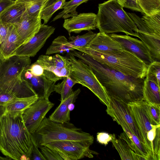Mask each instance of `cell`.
<instances>
[{"label": "cell", "mask_w": 160, "mask_h": 160, "mask_svg": "<svg viewBox=\"0 0 160 160\" xmlns=\"http://www.w3.org/2000/svg\"><path fill=\"white\" fill-rule=\"evenodd\" d=\"M69 54L81 59L92 69L109 98L126 103L143 99L144 79L127 75L98 62L91 57L76 50Z\"/></svg>", "instance_id": "obj_1"}, {"label": "cell", "mask_w": 160, "mask_h": 160, "mask_svg": "<svg viewBox=\"0 0 160 160\" xmlns=\"http://www.w3.org/2000/svg\"><path fill=\"white\" fill-rule=\"evenodd\" d=\"M23 112H5L0 123V151L15 160H29L33 144L24 123Z\"/></svg>", "instance_id": "obj_2"}, {"label": "cell", "mask_w": 160, "mask_h": 160, "mask_svg": "<svg viewBox=\"0 0 160 160\" xmlns=\"http://www.w3.org/2000/svg\"><path fill=\"white\" fill-rule=\"evenodd\" d=\"M31 136L32 142L38 147L53 142L63 141L80 142L91 146L94 141L92 135L73 123L55 122L45 117Z\"/></svg>", "instance_id": "obj_3"}, {"label": "cell", "mask_w": 160, "mask_h": 160, "mask_svg": "<svg viewBox=\"0 0 160 160\" xmlns=\"http://www.w3.org/2000/svg\"><path fill=\"white\" fill-rule=\"evenodd\" d=\"M118 0H108L99 4L97 28L106 34L122 32L138 37L137 27Z\"/></svg>", "instance_id": "obj_4"}, {"label": "cell", "mask_w": 160, "mask_h": 160, "mask_svg": "<svg viewBox=\"0 0 160 160\" xmlns=\"http://www.w3.org/2000/svg\"><path fill=\"white\" fill-rule=\"evenodd\" d=\"M73 48L74 50L89 56L100 63L124 74L141 79L146 77L148 66L135 54L126 49L117 54H110L88 47Z\"/></svg>", "instance_id": "obj_5"}, {"label": "cell", "mask_w": 160, "mask_h": 160, "mask_svg": "<svg viewBox=\"0 0 160 160\" xmlns=\"http://www.w3.org/2000/svg\"><path fill=\"white\" fill-rule=\"evenodd\" d=\"M68 55V58L71 64L69 77L77 83L88 88L103 103L108 106L110 98L91 68L81 59H76L72 54Z\"/></svg>", "instance_id": "obj_6"}, {"label": "cell", "mask_w": 160, "mask_h": 160, "mask_svg": "<svg viewBox=\"0 0 160 160\" xmlns=\"http://www.w3.org/2000/svg\"><path fill=\"white\" fill-rule=\"evenodd\" d=\"M147 103V102L142 99L130 102L128 104V106L142 137L149 160H154L152 150L147 139V134L153 128L160 124H158L149 115Z\"/></svg>", "instance_id": "obj_7"}, {"label": "cell", "mask_w": 160, "mask_h": 160, "mask_svg": "<svg viewBox=\"0 0 160 160\" xmlns=\"http://www.w3.org/2000/svg\"><path fill=\"white\" fill-rule=\"evenodd\" d=\"M27 68L22 73L23 78L28 83L38 98L49 99L50 96L54 91L55 83L62 78L45 69L43 75L35 76L32 74Z\"/></svg>", "instance_id": "obj_8"}, {"label": "cell", "mask_w": 160, "mask_h": 160, "mask_svg": "<svg viewBox=\"0 0 160 160\" xmlns=\"http://www.w3.org/2000/svg\"><path fill=\"white\" fill-rule=\"evenodd\" d=\"M35 95H37L22 76L9 82L0 83V105H5L18 98Z\"/></svg>", "instance_id": "obj_9"}, {"label": "cell", "mask_w": 160, "mask_h": 160, "mask_svg": "<svg viewBox=\"0 0 160 160\" xmlns=\"http://www.w3.org/2000/svg\"><path fill=\"white\" fill-rule=\"evenodd\" d=\"M54 105L49 99L38 98L23 111V120L31 134L33 133L38 128L46 114Z\"/></svg>", "instance_id": "obj_10"}, {"label": "cell", "mask_w": 160, "mask_h": 160, "mask_svg": "<svg viewBox=\"0 0 160 160\" xmlns=\"http://www.w3.org/2000/svg\"><path fill=\"white\" fill-rule=\"evenodd\" d=\"M43 145L66 154L70 160H76L85 158H92L94 154H98L89 149L90 145L80 142L57 141L46 143Z\"/></svg>", "instance_id": "obj_11"}, {"label": "cell", "mask_w": 160, "mask_h": 160, "mask_svg": "<svg viewBox=\"0 0 160 160\" xmlns=\"http://www.w3.org/2000/svg\"><path fill=\"white\" fill-rule=\"evenodd\" d=\"M30 57L11 56L3 60L0 69V83L22 77L23 71L31 65Z\"/></svg>", "instance_id": "obj_12"}, {"label": "cell", "mask_w": 160, "mask_h": 160, "mask_svg": "<svg viewBox=\"0 0 160 160\" xmlns=\"http://www.w3.org/2000/svg\"><path fill=\"white\" fill-rule=\"evenodd\" d=\"M55 30L52 26L42 24L35 35L28 42L21 45L12 56L34 57L43 46Z\"/></svg>", "instance_id": "obj_13"}, {"label": "cell", "mask_w": 160, "mask_h": 160, "mask_svg": "<svg viewBox=\"0 0 160 160\" xmlns=\"http://www.w3.org/2000/svg\"><path fill=\"white\" fill-rule=\"evenodd\" d=\"M110 99L109 104L106 110L107 114L112 118H117L123 121L147 149L140 132L130 114L128 104L112 98H110Z\"/></svg>", "instance_id": "obj_14"}, {"label": "cell", "mask_w": 160, "mask_h": 160, "mask_svg": "<svg viewBox=\"0 0 160 160\" xmlns=\"http://www.w3.org/2000/svg\"><path fill=\"white\" fill-rule=\"evenodd\" d=\"M109 34L121 44L125 49L139 57L148 67L155 61L148 49L141 41L127 35L115 33Z\"/></svg>", "instance_id": "obj_15"}, {"label": "cell", "mask_w": 160, "mask_h": 160, "mask_svg": "<svg viewBox=\"0 0 160 160\" xmlns=\"http://www.w3.org/2000/svg\"><path fill=\"white\" fill-rule=\"evenodd\" d=\"M36 62L44 69L52 72L62 79L69 76L71 64L68 58L59 54L53 56L42 55Z\"/></svg>", "instance_id": "obj_16"}, {"label": "cell", "mask_w": 160, "mask_h": 160, "mask_svg": "<svg viewBox=\"0 0 160 160\" xmlns=\"http://www.w3.org/2000/svg\"><path fill=\"white\" fill-rule=\"evenodd\" d=\"M63 27L68 32L79 33L97 28V15L92 12L80 13L69 18L65 19Z\"/></svg>", "instance_id": "obj_17"}, {"label": "cell", "mask_w": 160, "mask_h": 160, "mask_svg": "<svg viewBox=\"0 0 160 160\" xmlns=\"http://www.w3.org/2000/svg\"><path fill=\"white\" fill-rule=\"evenodd\" d=\"M88 47L93 50L110 54H117L125 49L123 47L104 32L97 33L89 43Z\"/></svg>", "instance_id": "obj_18"}, {"label": "cell", "mask_w": 160, "mask_h": 160, "mask_svg": "<svg viewBox=\"0 0 160 160\" xmlns=\"http://www.w3.org/2000/svg\"><path fill=\"white\" fill-rule=\"evenodd\" d=\"M42 24L40 17H30L26 12L20 21L14 25L23 44L28 42L35 35L38 31Z\"/></svg>", "instance_id": "obj_19"}, {"label": "cell", "mask_w": 160, "mask_h": 160, "mask_svg": "<svg viewBox=\"0 0 160 160\" xmlns=\"http://www.w3.org/2000/svg\"><path fill=\"white\" fill-rule=\"evenodd\" d=\"M81 92L80 88L78 89L61 102L59 105L49 116V119L54 122L60 123L69 122L70 111L68 108L69 105L75 102Z\"/></svg>", "instance_id": "obj_20"}, {"label": "cell", "mask_w": 160, "mask_h": 160, "mask_svg": "<svg viewBox=\"0 0 160 160\" xmlns=\"http://www.w3.org/2000/svg\"><path fill=\"white\" fill-rule=\"evenodd\" d=\"M23 42L18 34L15 26L11 24L6 36L0 45V52L4 58L11 56Z\"/></svg>", "instance_id": "obj_21"}, {"label": "cell", "mask_w": 160, "mask_h": 160, "mask_svg": "<svg viewBox=\"0 0 160 160\" xmlns=\"http://www.w3.org/2000/svg\"><path fill=\"white\" fill-rule=\"evenodd\" d=\"M26 12L24 5L15 1L0 14V20L4 22L14 25L20 21Z\"/></svg>", "instance_id": "obj_22"}, {"label": "cell", "mask_w": 160, "mask_h": 160, "mask_svg": "<svg viewBox=\"0 0 160 160\" xmlns=\"http://www.w3.org/2000/svg\"><path fill=\"white\" fill-rule=\"evenodd\" d=\"M160 86L146 78L143 86V99L149 104L160 109Z\"/></svg>", "instance_id": "obj_23"}, {"label": "cell", "mask_w": 160, "mask_h": 160, "mask_svg": "<svg viewBox=\"0 0 160 160\" xmlns=\"http://www.w3.org/2000/svg\"><path fill=\"white\" fill-rule=\"evenodd\" d=\"M112 142L118 152L122 160H146L143 157L136 153L130 148L127 143L122 139L116 138L115 134H112Z\"/></svg>", "instance_id": "obj_24"}, {"label": "cell", "mask_w": 160, "mask_h": 160, "mask_svg": "<svg viewBox=\"0 0 160 160\" xmlns=\"http://www.w3.org/2000/svg\"><path fill=\"white\" fill-rule=\"evenodd\" d=\"M150 52L155 61H160V35L138 32V37Z\"/></svg>", "instance_id": "obj_25"}, {"label": "cell", "mask_w": 160, "mask_h": 160, "mask_svg": "<svg viewBox=\"0 0 160 160\" xmlns=\"http://www.w3.org/2000/svg\"><path fill=\"white\" fill-rule=\"evenodd\" d=\"M112 119L121 126L124 132L130 139L136 148L137 154L144 157L146 160H149L148 153L146 149L138 138L132 132L127 124L120 119L117 118Z\"/></svg>", "instance_id": "obj_26"}, {"label": "cell", "mask_w": 160, "mask_h": 160, "mask_svg": "<svg viewBox=\"0 0 160 160\" xmlns=\"http://www.w3.org/2000/svg\"><path fill=\"white\" fill-rule=\"evenodd\" d=\"M38 98L37 95L20 98L9 102L5 105V112H23Z\"/></svg>", "instance_id": "obj_27"}, {"label": "cell", "mask_w": 160, "mask_h": 160, "mask_svg": "<svg viewBox=\"0 0 160 160\" xmlns=\"http://www.w3.org/2000/svg\"><path fill=\"white\" fill-rule=\"evenodd\" d=\"M49 0H15L23 4L27 14L31 17L38 18L40 12Z\"/></svg>", "instance_id": "obj_28"}, {"label": "cell", "mask_w": 160, "mask_h": 160, "mask_svg": "<svg viewBox=\"0 0 160 160\" xmlns=\"http://www.w3.org/2000/svg\"><path fill=\"white\" fill-rule=\"evenodd\" d=\"M89 0H71L65 2L61 8V9L63 10L56 16L52 21H54L61 18L66 19L77 15L78 12L76 11L77 7Z\"/></svg>", "instance_id": "obj_29"}, {"label": "cell", "mask_w": 160, "mask_h": 160, "mask_svg": "<svg viewBox=\"0 0 160 160\" xmlns=\"http://www.w3.org/2000/svg\"><path fill=\"white\" fill-rule=\"evenodd\" d=\"M74 49L64 36H59L55 38L47 49L46 54L58 53L62 51H73Z\"/></svg>", "instance_id": "obj_30"}, {"label": "cell", "mask_w": 160, "mask_h": 160, "mask_svg": "<svg viewBox=\"0 0 160 160\" xmlns=\"http://www.w3.org/2000/svg\"><path fill=\"white\" fill-rule=\"evenodd\" d=\"M61 83L55 84L54 91L61 95V102L70 95L73 92V86L77 83L69 77L64 78Z\"/></svg>", "instance_id": "obj_31"}, {"label": "cell", "mask_w": 160, "mask_h": 160, "mask_svg": "<svg viewBox=\"0 0 160 160\" xmlns=\"http://www.w3.org/2000/svg\"><path fill=\"white\" fill-rule=\"evenodd\" d=\"M97 33L91 30L82 35L76 36H70L69 41L72 47L85 48L88 47L91 41L95 37Z\"/></svg>", "instance_id": "obj_32"}, {"label": "cell", "mask_w": 160, "mask_h": 160, "mask_svg": "<svg viewBox=\"0 0 160 160\" xmlns=\"http://www.w3.org/2000/svg\"><path fill=\"white\" fill-rule=\"evenodd\" d=\"M138 2L144 14L151 16L160 12V0H138Z\"/></svg>", "instance_id": "obj_33"}, {"label": "cell", "mask_w": 160, "mask_h": 160, "mask_svg": "<svg viewBox=\"0 0 160 160\" xmlns=\"http://www.w3.org/2000/svg\"><path fill=\"white\" fill-rule=\"evenodd\" d=\"M65 2L66 0H58L42 9L40 17L41 20H43V24H47L53 14L57 10L61 9Z\"/></svg>", "instance_id": "obj_34"}, {"label": "cell", "mask_w": 160, "mask_h": 160, "mask_svg": "<svg viewBox=\"0 0 160 160\" xmlns=\"http://www.w3.org/2000/svg\"><path fill=\"white\" fill-rule=\"evenodd\" d=\"M146 78L153 81L160 86V62L155 61L148 67Z\"/></svg>", "instance_id": "obj_35"}, {"label": "cell", "mask_w": 160, "mask_h": 160, "mask_svg": "<svg viewBox=\"0 0 160 160\" xmlns=\"http://www.w3.org/2000/svg\"><path fill=\"white\" fill-rule=\"evenodd\" d=\"M44 157L48 160H62L58 152L44 146L38 147Z\"/></svg>", "instance_id": "obj_36"}, {"label": "cell", "mask_w": 160, "mask_h": 160, "mask_svg": "<svg viewBox=\"0 0 160 160\" xmlns=\"http://www.w3.org/2000/svg\"><path fill=\"white\" fill-rule=\"evenodd\" d=\"M118 1L123 8L139 12L144 14L138 5V0H118Z\"/></svg>", "instance_id": "obj_37"}, {"label": "cell", "mask_w": 160, "mask_h": 160, "mask_svg": "<svg viewBox=\"0 0 160 160\" xmlns=\"http://www.w3.org/2000/svg\"><path fill=\"white\" fill-rule=\"evenodd\" d=\"M147 106L149 113L152 119L158 124H160V109L149 104Z\"/></svg>", "instance_id": "obj_38"}, {"label": "cell", "mask_w": 160, "mask_h": 160, "mask_svg": "<svg viewBox=\"0 0 160 160\" xmlns=\"http://www.w3.org/2000/svg\"><path fill=\"white\" fill-rule=\"evenodd\" d=\"M33 146L29 157V160H47L41 152L38 149V147L32 142Z\"/></svg>", "instance_id": "obj_39"}, {"label": "cell", "mask_w": 160, "mask_h": 160, "mask_svg": "<svg viewBox=\"0 0 160 160\" xmlns=\"http://www.w3.org/2000/svg\"><path fill=\"white\" fill-rule=\"evenodd\" d=\"M27 69L33 75L35 76H40L44 73V69L39 64L36 62L30 65Z\"/></svg>", "instance_id": "obj_40"}, {"label": "cell", "mask_w": 160, "mask_h": 160, "mask_svg": "<svg viewBox=\"0 0 160 160\" xmlns=\"http://www.w3.org/2000/svg\"><path fill=\"white\" fill-rule=\"evenodd\" d=\"M112 138V134H109L105 132H98L97 135V141L105 145H107L111 141Z\"/></svg>", "instance_id": "obj_41"}, {"label": "cell", "mask_w": 160, "mask_h": 160, "mask_svg": "<svg viewBox=\"0 0 160 160\" xmlns=\"http://www.w3.org/2000/svg\"><path fill=\"white\" fill-rule=\"evenodd\" d=\"M11 25L4 22L0 20V45L5 38Z\"/></svg>", "instance_id": "obj_42"}, {"label": "cell", "mask_w": 160, "mask_h": 160, "mask_svg": "<svg viewBox=\"0 0 160 160\" xmlns=\"http://www.w3.org/2000/svg\"><path fill=\"white\" fill-rule=\"evenodd\" d=\"M14 2V0H0V14Z\"/></svg>", "instance_id": "obj_43"}, {"label": "cell", "mask_w": 160, "mask_h": 160, "mask_svg": "<svg viewBox=\"0 0 160 160\" xmlns=\"http://www.w3.org/2000/svg\"><path fill=\"white\" fill-rule=\"evenodd\" d=\"M5 111L4 105H0V123L1 119Z\"/></svg>", "instance_id": "obj_44"}, {"label": "cell", "mask_w": 160, "mask_h": 160, "mask_svg": "<svg viewBox=\"0 0 160 160\" xmlns=\"http://www.w3.org/2000/svg\"><path fill=\"white\" fill-rule=\"evenodd\" d=\"M74 103H70L68 106V108L70 111H72L74 108Z\"/></svg>", "instance_id": "obj_45"}, {"label": "cell", "mask_w": 160, "mask_h": 160, "mask_svg": "<svg viewBox=\"0 0 160 160\" xmlns=\"http://www.w3.org/2000/svg\"><path fill=\"white\" fill-rule=\"evenodd\" d=\"M4 59V58L2 56V55L0 52V69L3 61Z\"/></svg>", "instance_id": "obj_46"}, {"label": "cell", "mask_w": 160, "mask_h": 160, "mask_svg": "<svg viewBox=\"0 0 160 160\" xmlns=\"http://www.w3.org/2000/svg\"><path fill=\"white\" fill-rule=\"evenodd\" d=\"M11 159V158L7 157L5 158L0 156V160H8Z\"/></svg>", "instance_id": "obj_47"}, {"label": "cell", "mask_w": 160, "mask_h": 160, "mask_svg": "<svg viewBox=\"0 0 160 160\" xmlns=\"http://www.w3.org/2000/svg\"></svg>", "instance_id": "obj_48"}]
</instances>
